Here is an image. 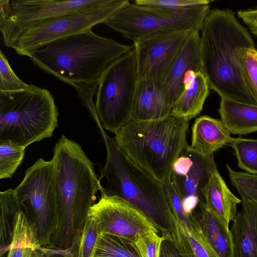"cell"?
<instances>
[{
  "label": "cell",
  "mask_w": 257,
  "mask_h": 257,
  "mask_svg": "<svg viewBox=\"0 0 257 257\" xmlns=\"http://www.w3.org/2000/svg\"><path fill=\"white\" fill-rule=\"evenodd\" d=\"M53 154L59 222L50 248L70 250L76 256L95 194L103 188L92 163L77 143L62 135Z\"/></svg>",
  "instance_id": "1"
},
{
  "label": "cell",
  "mask_w": 257,
  "mask_h": 257,
  "mask_svg": "<svg viewBox=\"0 0 257 257\" xmlns=\"http://www.w3.org/2000/svg\"><path fill=\"white\" fill-rule=\"evenodd\" d=\"M200 71L210 89L220 97L257 104L246 87L239 65L242 54L255 48L248 31L230 9H214L201 30Z\"/></svg>",
  "instance_id": "2"
},
{
  "label": "cell",
  "mask_w": 257,
  "mask_h": 257,
  "mask_svg": "<svg viewBox=\"0 0 257 257\" xmlns=\"http://www.w3.org/2000/svg\"><path fill=\"white\" fill-rule=\"evenodd\" d=\"M133 48L90 30L54 41L29 57L41 69L69 85H93L112 63Z\"/></svg>",
  "instance_id": "3"
},
{
  "label": "cell",
  "mask_w": 257,
  "mask_h": 257,
  "mask_svg": "<svg viewBox=\"0 0 257 257\" xmlns=\"http://www.w3.org/2000/svg\"><path fill=\"white\" fill-rule=\"evenodd\" d=\"M189 121L170 114L158 119H132L115 134L120 150L159 181L170 178L174 164L188 145Z\"/></svg>",
  "instance_id": "4"
},
{
  "label": "cell",
  "mask_w": 257,
  "mask_h": 257,
  "mask_svg": "<svg viewBox=\"0 0 257 257\" xmlns=\"http://www.w3.org/2000/svg\"><path fill=\"white\" fill-rule=\"evenodd\" d=\"M99 128L107 154L98 178L103 188L101 192L125 200L162 226L159 223H163L164 215L171 211L164 183L134 163L114 139L101 126Z\"/></svg>",
  "instance_id": "5"
},
{
  "label": "cell",
  "mask_w": 257,
  "mask_h": 257,
  "mask_svg": "<svg viewBox=\"0 0 257 257\" xmlns=\"http://www.w3.org/2000/svg\"><path fill=\"white\" fill-rule=\"evenodd\" d=\"M58 116L55 99L46 88L30 84L24 90L0 91V141L26 148L50 138Z\"/></svg>",
  "instance_id": "6"
},
{
  "label": "cell",
  "mask_w": 257,
  "mask_h": 257,
  "mask_svg": "<svg viewBox=\"0 0 257 257\" xmlns=\"http://www.w3.org/2000/svg\"><path fill=\"white\" fill-rule=\"evenodd\" d=\"M14 192L40 246L50 248L59 222L55 175L51 160L39 159L27 170Z\"/></svg>",
  "instance_id": "7"
},
{
  "label": "cell",
  "mask_w": 257,
  "mask_h": 257,
  "mask_svg": "<svg viewBox=\"0 0 257 257\" xmlns=\"http://www.w3.org/2000/svg\"><path fill=\"white\" fill-rule=\"evenodd\" d=\"M138 81L133 48L112 63L98 82L95 104L97 124L115 134L132 119Z\"/></svg>",
  "instance_id": "8"
},
{
  "label": "cell",
  "mask_w": 257,
  "mask_h": 257,
  "mask_svg": "<svg viewBox=\"0 0 257 257\" xmlns=\"http://www.w3.org/2000/svg\"><path fill=\"white\" fill-rule=\"evenodd\" d=\"M207 4L181 11L140 6L130 2L122 7L104 24L136 42L158 33L177 30L201 31L210 11Z\"/></svg>",
  "instance_id": "9"
},
{
  "label": "cell",
  "mask_w": 257,
  "mask_h": 257,
  "mask_svg": "<svg viewBox=\"0 0 257 257\" xmlns=\"http://www.w3.org/2000/svg\"><path fill=\"white\" fill-rule=\"evenodd\" d=\"M129 2L105 0L95 8L52 20L23 33L12 48L18 54L29 57L54 41L90 30L98 24H104Z\"/></svg>",
  "instance_id": "10"
},
{
  "label": "cell",
  "mask_w": 257,
  "mask_h": 257,
  "mask_svg": "<svg viewBox=\"0 0 257 257\" xmlns=\"http://www.w3.org/2000/svg\"><path fill=\"white\" fill-rule=\"evenodd\" d=\"M105 0L11 1V12L0 21L5 44L12 48L24 32L63 16L95 8Z\"/></svg>",
  "instance_id": "11"
},
{
  "label": "cell",
  "mask_w": 257,
  "mask_h": 257,
  "mask_svg": "<svg viewBox=\"0 0 257 257\" xmlns=\"http://www.w3.org/2000/svg\"><path fill=\"white\" fill-rule=\"evenodd\" d=\"M88 216L96 223L99 234L120 236L133 242L139 235L165 229L125 200L103 192L90 208Z\"/></svg>",
  "instance_id": "12"
},
{
  "label": "cell",
  "mask_w": 257,
  "mask_h": 257,
  "mask_svg": "<svg viewBox=\"0 0 257 257\" xmlns=\"http://www.w3.org/2000/svg\"><path fill=\"white\" fill-rule=\"evenodd\" d=\"M193 30L164 31L134 42L139 79L164 81L172 63Z\"/></svg>",
  "instance_id": "13"
},
{
  "label": "cell",
  "mask_w": 257,
  "mask_h": 257,
  "mask_svg": "<svg viewBox=\"0 0 257 257\" xmlns=\"http://www.w3.org/2000/svg\"><path fill=\"white\" fill-rule=\"evenodd\" d=\"M217 170L213 155H203L188 145L174 164L171 180L181 200L194 199L205 204L206 189Z\"/></svg>",
  "instance_id": "14"
},
{
  "label": "cell",
  "mask_w": 257,
  "mask_h": 257,
  "mask_svg": "<svg viewBox=\"0 0 257 257\" xmlns=\"http://www.w3.org/2000/svg\"><path fill=\"white\" fill-rule=\"evenodd\" d=\"M163 223L162 235L172 242L181 257H219L204 235L197 216L193 227L172 214L165 216Z\"/></svg>",
  "instance_id": "15"
},
{
  "label": "cell",
  "mask_w": 257,
  "mask_h": 257,
  "mask_svg": "<svg viewBox=\"0 0 257 257\" xmlns=\"http://www.w3.org/2000/svg\"><path fill=\"white\" fill-rule=\"evenodd\" d=\"M199 30H193L172 63L164 81L172 107L184 89L188 72H197L201 68Z\"/></svg>",
  "instance_id": "16"
},
{
  "label": "cell",
  "mask_w": 257,
  "mask_h": 257,
  "mask_svg": "<svg viewBox=\"0 0 257 257\" xmlns=\"http://www.w3.org/2000/svg\"><path fill=\"white\" fill-rule=\"evenodd\" d=\"M172 109L164 81L139 79L132 113L133 119L162 118L170 115Z\"/></svg>",
  "instance_id": "17"
},
{
  "label": "cell",
  "mask_w": 257,
  "mask_h": 257,
  "mask_svg": "<svg viewBox=\"0 0 257 257\" xmlns=\"http://www.w3.org/2000/svg\"><path fill=\"white\" fill-rule=\"evenodd\" d=\"M241 202L242 209L230 229L233 257H257V201L241 199Z\"/></svg>",
  "instance_id": "18"
},
{
  "label": "cell",
  "mask_w": 257,
  "mask_h": 257,
  "mask_svg": "<svg viewBox=\"0 0 257 257\" xmlns=\"http://www.w3.org/2000/svg\"><path fill=\"white\" fill-rule=\"evenodd\" d=\"M209 90L207 80L200 70L188 72L184 79V89L171 114L189 121L202 111Z\"/></svg>",
  "instance_id": "19"
},
{
  "label": "cell",
  "mask_w": 257,
  "mask_h": 257,
  "mask_svg": "<svg viewBox=\"0 0 257 257\" xmlns=\"http://www.w3.org/2000/svg\"><path fill=\"white\" fill-rule=\"evenodd\" d=\"M231 139L230 133L221 120L204 115L196 118L192 125L190 146L200 153L211 155Z\"/></svg>",
  "instance_id": "20"
},
{
  "label": "cell",
  "mask_w": 257,
  "mask_h": 257,
  "mask_svg": "<svg viewBox=\"0 0 257 257\" xmlns=\"http://www.w3.org/2000/svg\"><path fill=\"white\" fill-rule=\"evenodd\" d=\"M220 98V120L230 134L243 135L257 132V104Z\"/></svg>",
  "instance_id": "21"
},
{
  "label": "cell",
  "mask_w": 257,
  "mask_h": 257,
  "mask_svg": "<svg viewBox=\"0 0 257 257\" xmlns=\"http://www.w3.org/2000/svg\"><path fill=\"white\" fill-rule=\"evenodd\" d=\"M205 206L229 226L237 214L241 200L230 191L217 170L212 175L205 193Z\"/></svg>",
  "instance_id": "22"
},
{
  "label": "cell",
  "mask_w": 257,
  "mask_h": 257,
  "mask_svg": "<svg viewBox=\"0 0 257 257\" xmlns=\"http://www.w3.org/2000/svg\"><path fill=\"white\" fill-rule=\"evenodd\" d=\"M202 230L219 257H233V245L229 226L200 203L195 210Z\"/></svg>",
  "instance_id": "23"
},
{
  "label": "cell",
  "mask_w": 257,
  "mask_h": 257,
  "mask_svg": "<svg viewBox=\"0 0 257 257\" xmlns=\"http://www.w3.org/2000/svg\"><path fill=\"white\" fill-rule=\"evenodd\" d=\"M1 257L11 247L17 216L21 210L15 196L14 189L0 192Z\"/></svg>",
  "instance_id": "24"
},
{
  "label": "cell",
  "mask_w": 257,
  "mask_h": 257,
  "mask_svg": "<svg viewBox=\"0 0 257 257\" xmlns=\"http://www.w3.org/2000/svg\"><path fill=\"white\" fill-rule=\"evenodd\" d=\"M92 257H140L134 242L120 236L100 234Z\"/></svg>",
  "instance_id": "25"
},
{
  "label": "cell",
  "mask_w": 257,
  "mask_h": 257,
  "mask_svg": "<svg viewBox=\"0 0 257 257\" xmlns=\"http://www.w3.org/2000/svg\"><path fill=\"white\" fill-rule=\"evenodd\" d=\"M229 144L235 151L238 167L257 174V140L238 137L232 138Z\"/></svg>",
  "instance_id": "26"
},
{
  "label": "cell",
  "mask_w": 257,
  "mask_h": 257,
  "mask_svg": "<svg viewBox=\"0 0 257 257\" xmlns=\"http://www.w3.org/2000/svg\"><path fill=\"white\" fill-rule=\"evenodd\" d=\"M25 147L9 141H0V179L12 177L25 156Z\"/></svg>",
  "instance_id": "27"
},
{
  "label": "cell",
  "mask_w": 257,
  "mask_h": 257,
  "mask_svg": "<svg viewBox=\"0 0 257 257\" xmlns=\"http://www.w3.org/2000/svg\"><path fill=\"white\" fill-rule=\"evenodd\" d=\"M239 65L246 87L257 104V52L255 48L245 51Z\"/></svg>",
  "instance_id": "28"
},
{
  "label": "cell",
  "mask_w": 257,
  "mask_h": 257,
  "mask_svg": "<svg viewBox=\"0 0 257 257\" xmlns=\"http://www.w3.org/2000/svg\"><path fill=\"white\" fill-rule=\"evenodd\" d=\"M231 184L235 187L241 199L257 201V175L237 172L226 164Z\"/></svg>",
  "instance_id": "29"
},
{
  "label": "cell",
  "mask_w": 257,
  "mask_h": 257,
  "mask_svg": "<svg viewBox=\"0 0 257 257\" xmlns=\"http://www.w3.org/2000/svg\"><path fill=\"white\" fill-rule=\"evenodd\" d=\"M99 235L96 223L88 216L80 236L76 257H92Z\"/></svg>",
  "instance_id": "30"
},
{
  "label": "cell",
  "mask_w": 257,
  "mask_h": 257,
  "mask_svg": "<svg viewBox=\"0 0 257 257\" xmlns=\"http://www.w3.org/2000/svg\"><path fill=\"white\" fill-rule=\"evenodd\" d=\"M29 86L20 79L10 66L9 61L0 51V91H15L24 90Z\"/></svg>",
  "instance_id": "31"
},
{
  "label": "cell",
  "mask_w": 257,
  "mask_h": 257,
  "mask_svg": "<svg viewBox=\"0 0 257 257\" xmlns=\"http://www.w3.org/2000/svg\"><path fill=\"white\" fill-rule=\"evenodd\" d=\"M163 236L157 232L139 235L134 242L140 257H159Z\"/></svg>",
  "instance_id": "32"
},
{
  "label": "cell",
  "mask_w": 257,
  "mask_h": 257,
  "mask_svg": "<svg viewBox=\"0 0 257 257\" xmlns=\"http://www.w3.org/2000/svg\"><path fill=\"white\" fill-rule=\"evenodd\" d=\"M209 0H136L135 4L172 11H181L210 4Z\"/></svg>",
  "instance_id": "33"
},
{
  "label": "cell",
  "mask_w": 257,
  "mask_h": 257,
  "mask_svg": "<svg viewBox=\"0 0 257 257\" xmlns=\"http://www.w3.org/2000/svg\"><path fill=\"white\" fill-rule=\"evenodd\" d=\"M237 14L248 26L250 32L257 37V9L239 10Z\"/></svg>",
  "instance_id": "34"
},
{
  "label": "cell",
  "mask_w": 257,
  "mask_h": 257,
  "mask_svg": "<svg viewBox=\"0 0 257 257\" xmlns=\"http://www.w3.org/2000/svg\"><path fill=\"white\" fill-rule=\"evenodd\" d=\"M31 257H74L70 250H59L39 247L33 251Z\"/></svg>",
  "instance_id": "35"
},
{
  "label": "cell",
  "mask_w": 257,
  "mask_h": 257,
  "mask_svg": "<svg viewBox=\"0 0 257 257\" xmlns=\"http://www.w3.org/2000/svg\"><path fill=\"white\" fill-rule=\"evenodd\" d=\"M36 248L25 244H15L8 251L7 257H31Z\"/></svg>",
  "instance_id": "36"
},
{
  "label": "cell",
  "mask_w": 257,
  "mask_h": 257,
  "mask_svg": "<svg viewBox=\"0 0 257 257\" xmlns=\"http://www.w3.org/2000/svg\"><path fill=\"white\" fill-rule=\"evenodd\" d=\"M163 236L164 238L161 245L159 257H181L172 242Z\"/></svg>",
  "instance_id": "37"
},
{
  "label": "cell",
  "mask_w": 257,
  "mask_h": 257,
  "mask_svg": "<svg viewBox=\"0 0 257 257\" xmlns=\"http://www.w3.org/2000/svg\"><path fill=\"white\" fill-rule=\"evenodd\" d=\"M256 52H257V49H256Z\"/></svg>",
  "instance_id": "38"
}]
</instances>
